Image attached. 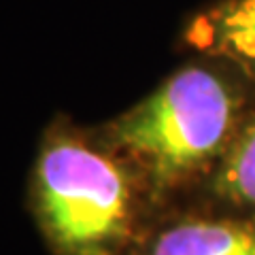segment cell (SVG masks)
I'll use <instances>...</instances> for the list:
<instances>
[{
    "label": "cell",
    "mask_w": 255,
    "mask_h": 255,
    "mask_svg": "<svg viewBox=\"0 0 255 255\" xmlns=\"http://www.w3.org/2000/svg\"><path fill=\"white\" fill-rule=\"evenodd\" d=\"M28 209L51 255H132L153 206L138 174L100 136L66 119L45 132Z\"/></svg>",
    "instance_id": "2"
},
{
    "label": "cell",
    "mask_w": 255,
    "mask_h": 255,
    "mask_svg": "<svg viewBox=\"0 0 255 255\" xmlns=\"http://www.w3.org/2000/svg\"><path fill=\"white\" fill-rule=\"evenodd\" d=\"M132 255H255V215L202 200L166 206L147 221Z\"/></svg>",
    "instance_id": "3"
},
{
    "label": "cell",
    "mask_w": 255,
    "mask_h": 255,
    "mask_svg": "<svg viewBox=\"0 0 255 255\" xmlns=\"http://www.w3.org/2000/svg\"><path fill=\"white\" fill-rule=\"evenodd\" d=\"M196 196L202 202L255 215V113L247 115L219 166Z\"/></svg>",
    "instance_id": "5"
},
{
    "label": "cell",
    "mask_w": 255,
    "mask_h": 255,
    "mask_svg": "<svg viewBox=\"0 0 255 255\" xmlns=\"http://www.w3.org/2000/svg\"><path fill=\"white\" fill-rule=\"evenodd\" d=\"M247 119L243 87L223 70L191 64L100 130L138 174L153 206L196 196Z\"/></svg>",
    "instance_id": "1"
},
{
    "label": "cell",
    "mask_w": 255,
    "mask_h": 255,
    "mask_svg": "<svg viewBox=\"0 0 255 255\" xmlns=\"http://www.w3.org/2000/svg\"><path fill=\"white\" fill-rule=\"evenodd\" d=\"M185 43L255 81V0H219L206 6L187 23Z\"/></svg>",
    "instance_id": "4"
}]
</instances>
